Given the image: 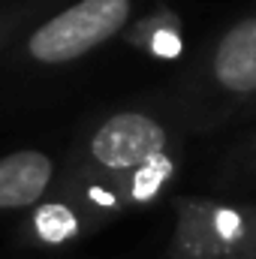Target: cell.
<instances>
[{
  "instance_id": "cell-5",
  "label": "cell",
  "mask_w": 256,
  "mask_h": 259,
  "mask_svg": "<svg viewBox=\"0 0 256 259\" xmlns=\"http://www.w3.org/2000/svg\"><path fill=\"white\" fill-rule=\"evenodd\" d=\"M52 178V160L39 151H18L0 160V208L36 202Z\"/></svg>"
},
{
  "instance_id": "cell-1",
  "label": "cell",
  "mask_w": 256,
  "mask_h": 259,
  "mask_svg": "<svg viewBox=\"0 0 256 259\" xmlns=\"http://www.w3.org/2000/svg\"><path fill=\"white\" fill-rule=\"evenodd\" d=\"M256 97V6L241 12L202 55L190 81L187 121L199 133L226 130Z\"/></svg>"
},
{
  "instance_id": "cell-9",
  "label": "cell",
  "mask_w": 256,
  "mask_h": 259,
  "mask_svg": "<svg viewBox=\"0 0 256 259\" xmlns=\"http://www.w3.org/2000/svg\"><path fill=\"white\" fill-rule=\"evenodd\" d=\"M145 46L160 61H175L184 52V30L175 18H160L145 27Z\"/></svg>"
},
{
  "instance_id": "cell-4",
  "label": "cell",
  "mask_w": 256,
  "mask_h": 259,
  "mask_svg": "<svg viewBox=\"0 0 256 259\" xmlns=\"http://www.w3.org/2000/svg\"><path fill=\"white\" fill-rule=\"evenodd\" d=\"M166 151H172V130L148 112H118L91 139V157L118 175L136 172Z\"/></svg>"
},
{
  "instance_id": "cell-10",
  "label": "cell",
  "mask_w": 256,
  "mask_h": 259,
  "mask_svg": "<svg viewBox=\"0 0 256 259\" xmlns=\"http://www.w3.org/2000/svg\"><path fill=\"white\" fill-rule=\"evenodd\" d=\"M253 127H256V97L250 103H244V106L235 112V118L226 124V130H238V133H241V130H253Z\"/></svg>"
},
{
  "instance_id": "cell-3",
  "label": "cell",
  "mask_w": 256,
  "mask_h": 259,
  "mask_svg": "<svg viewBox=\"0 0 256 259\" xmlns=\"http://www.w3.org/2000/svg\"><path fill=\"white\" fill-rule=\"evenodd\" d=\"M130 0H78L30 36V55L42 64H64L112 39L130 18Z\"/></svg>"
},
{
  "instance_id": "cell-6",
  "label": "cell",
  "mask_w": 256,
  "mask_h": 259,
  "mask_svg": "<svg viewBox=\"0 0 256 259\" xmlns=\"http://www.w3.org/2000/svg\"><path fill=\"white\" fill-rule=\"evenodd\" d=\"M217 187L226 193L223 199L256 205V127L244 130L226 151Z\"/></svg>"
},
{
  "instance_id": "cell-2",
  "label": "cell",
  "mask_w": 256,
  "mask_h": 259,
  "mask_svg": "<svg viewBox=\"0 0 256 259\" xmlns=\"http://www.w3.org/2000/svg\"><path fill=\"white\" fill-rule=\"evenodd\" d=\"M169 259H247L256 244V205L193 196L175 202Z\"/></svg>"
},
{
  "instance_id": "cell-11",
  "label": "cell",
  "mask_w": 256,
  "mask_h": 259,
  "mask_svg": "<svg viewBox=\"0 0 256 259\" xmlns=\"http://www.w3.org/2000/svg\"><path fill=\"white\" fill-rule=\"evenodd\" d=\"M247 259H256V244H253V250H250V253H247Z\"/></svg>"
},
{
  "instance_id": "cell-8",
  "label": "cell",
  "mask_w": 256,
  "mask_h": 259,
  "mask_svg": "<svg viewBox=\"0 0 256 259\" xmlns=\"http://www.w3.org/2000/svg\"><path fill=\"white\" fill-rule=\"evenodd\" d=\"M33 223H36L39 238L49 241V244H64V241H69V238L78 232V217H75L66 205H61V202L42 205V208L36 211Z\"/></svg>"
},
{
  "instance_id": "cell-7",
  "label": "cell",
  "mask_w": 256,
  "mask_h": 259,
  "mask_svg": "<svg viewBox=\"0 0 256 259\" xmlns=\"http://www.w3.org/2000/svg\"><path fill=\"white\" fill-rule=\"evenodd\" d=\"M178 175V151H166L136 172H127V199L136 205H151Z\"/></svg>"
}]
</instances>
